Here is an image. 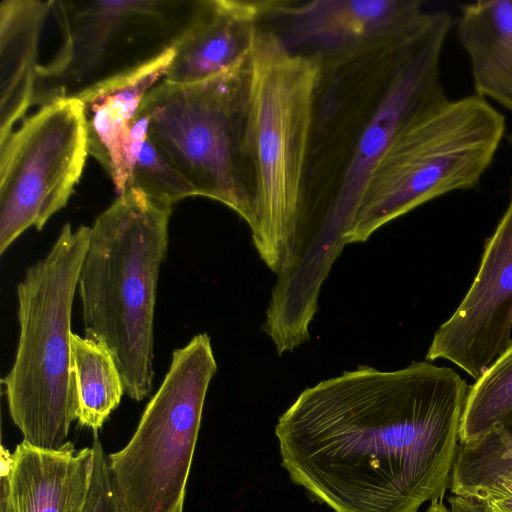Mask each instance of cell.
<instances>
[{
  "label": "cell",
  "instance_id": "23",
  "mask_svg": "<svg viewBox=\"0 0 512 512\" xmlns=\"http://www.w3.org/2000/svg\"><path fill=\"white\" fill-rule=\"evenodd\" d=\"M489 512H512V475L483 491L478 497Z\"/></svg>",
  "mask_w": 512,
  "mask_h": 512
},
{
  "label": "cell",
  "instance_id": "25",
  "mask_svg": "<svg viewBox=\"0 0 512 512\" xmlns=\"http://www.w3.org/2000/svg\"><path fill=\"white\" fill-rule=\"evenodd\" d=\"M426 512H451L447 509V507L442 503L441 500L431 502Z\"/></svg>",
  "mask_w": 512,
  "mask_h": 512
},
{
  "label": "cell",
  "instance_id": "13",
  "mask_svg": "<svg viewBox=\"0 0 512 512\" xmlns=\"http://www.w3.org/2000/svg\"><path fill=\"white\" fill-rule=\"evenodd\" d=\"M94 450L68 441L43 449L24 441L7 457L1 512H83L91 486Z\"/></svg>",
  "mask_w": 512,
  "mask_h": 512
},
{
  "label": "cell",
  "instance_id": "11",
  "mask_svg": "<svg viewBox=\"0 0 512 512\" xmlns=\"http://www.w3.org/2000/svg\"><path fill=\"white\" fill-rule=\"evenodd\" d=\"M512 193L487 239L476 277L436 331L426 360L445 359L478 379L512 342Z\"/></svg>",
  "mask_w": 512,
  "mask_h": 512
},
{
  "label": "cell",
  "instance_id": "15",
  "mask_svg": "<svg viewBox=\"0 0 512 512\" xmlns=\"http://www.w3.org/2000/svg\"><path fill=\"white\" fill-rule=\"evenodd\" d=\"M173 56L174 50L133 78L83 103L89 155L111 177L118 195L131 185L135 115L145 95L164 78Z\"/></svg>",
  "mask_w": 512,
  "mask_h": 512
},
{
  "label": "cell",
  "instance_id": "19",
  "mask_svg": "<svg viewBox=\"0 0 512 512\" xmlns=\"http://www.w3.org/2000/svg\"><path fill=\"white\" fill-rule=\"evenodd\" d=\"M512 419V342L468 388L459 443H473Z\"/></svg>",
  "mask_w": 512,
  "mask_h": 512
},
{
  "label": "cell",
  "instance_id": "9",
  "mask_svg": "<svg viewBox=\"0 0 512 512\" xmlns=\"http://www.w3.org/2000/svg\"><path fill=\"white\" fill-rule=\"evenodd\" d=\"M216 370L206 333L175 349L132 438L107 455L127 512H183L204 401Z\"/></svg>",
  "mask_w": 512,
  "mask_h": 512
},
{
  "label": "cell",
  "instance_id": "12",
  "mask_svg": "<svg viewBox=\"0 0 512 512\" xmlns=\"http://www.w3.org/2000/svg\"><path fill=\"white\" fill-rule=\"evenodd\" d=\"M422 4L420 0H276L268 19L286 24L270 27L288 50L314 53L418 16L424 12Z\"/></svg>",
  "mask_w": 512,
  "mask_h": 512
},
{
  "label": "cell",
  "instance_id": "21",
  "mask_svg": "<svg viewBox=\"0 0 512 512\" xmlns=\"http://www.w3.org/2000/svg\"><path fill=\"white\" fill-rule=\"evenodd\" d=\"M130 188L170 206L186 197L197 196L191 183L162 157L147 134L135 157Z\"/></svg>",
  "mask_w": 512,
  "mask_h": 512
},
{
  "label": "cell",
  "instance_id": "6",
  "mask_svg": "<svg viewBox=\"0 0 512 512\" xmlns=\"http://www.w3.org/2000/svg\"><path fill=\"white\" fill-rule=\"evenodd\" d=\"M506 128L485 98L447 102L406 124L376 161L343 243L365 242L386 223L446 193L478 186Z\"/></svg>",
  "mask_w": 512,
  "mask_h": 512
},
{
  "label": "cell",
  "instance_id": "26",
  "mask_svg": "<svg viewBox=\"0 0 512 512\" xmlns=\"http://www.w3.org/2000/svg\"><path fill=\"white\" fill-rule=\"evenodd\" d=\"M510 144L512 145V134L508 137Z\"/></svg>",
  "mask_w": 512,
  "mask_h": 512
},
{
  "label": "cell",
  "instance_id": "24",
  "mask_svg": "<svg viewBox=\"0 0 512 512\" xmlns=\"http://www.w3.org/2000/svg\"><path fill=\"white\" fill-rule=\"evenodd\" d=\"M448 501L451 512H489L484 502L475 497L452 495Z\"/></svg>",
  "mask_w": 512,
  "mask_h": 512
},
{
  "label": "cell",
  "instance_id": "7",
  "mask_svg": "<svg viewBox=\"0 0 512 512\" xmlns=\"http://www.w3.org/2000/svg\"><path fill=\"white\" fill-rule=\"evenodd\" d=\"M212 0H52L61 42L36 70L32 105L86 103L166 56Z\"/></svg>",
  "mask_w": 512,
  "mask_h": 512
},
{
  "label": "cell",
  "instance_id": "16",
  "mask_svg": "<svg viewBox=\"0 0 512 512\" xmlns=\"http://www.w3.org/2000/svg\"><path fill=\"white\" fill-rule=\"evenodd\" d=\"M52 0L0 3V142L32 105L40 37Z\"/></svg>",
  "mask_w": 512,
  "mask_h": 512
},
{
  "label": "cell",
  "instance_id": "10",
  "mask_svg": "<svg viewBox=\"0 0 512 512\" xmlns=\"http://www.w3.org/2000/svg\"><path fill=\"white\" fill-rule=\"evenodd\" d=\"M88 152L84 104L43 106L0 142V254L68 202Z\"/></svg>",
  "mask_w": 512,
  "mask_h": 512
},
{
  "label": "cell",
  "instance_id": "22",
  "mask_svg": "<svg viewBox=\"0 0 512 512\" xmlns=\"http://www.w3.org/2000/svg\"><path fill=\"white\" fill-rule=\"evenodd\" d=\"M94 461L91 486L83 512H127L114 485L98 433L93 432Z\"/></svg>",
  "mask_w": 512,
  "mask_h": 512
},
{
  "label": "cell",
  "instance_id": "8",
  "mask_svg": "<svg viewBox=\"0 0 512 512\" xmlns=\"http://www.w3.org/2000/svg\"><path fill=\"white\" fill-rule=\"evenodd\" d=\"M147 137L194 187L249 225L256 168L249 130V57L193 84L157 83L139 109Z\"/></svg>",
  "mask_w": 512,
  "mask_h": 512
},
{
  "label": "cell",
  "instance_id": "2",
  "mask_svg": "<svg viewBox=\"0 0 512 512\" xmlns=\"http://www.w3.org/2000/svg\"><path fill=\"white\" fill-rule=\"evenodd\" d=\"M452 25L424 12L368 37L314 52V89L301 192L303 265L333 262L367 179L394 136L447 102L440 57Z\"/></svg>",
  "mask_w": 512,
  "mask_h": 512
},
{
  "label": "cell",
  "instance_id": "4",
  "mask_svg": "<svg viewBox=\"0 0 512 512\" xmlns=\"http://www.w3.org/2000/svg\"><path fill=\"white\" fill-rule=\"evenodd\" d=\"M171 213L172 206L126 189L90 227L78 278L85 337L108 347L136 401L153 388L154 311Z\"/></svg>",
  "mask_w": 512,
  "mask_h": 512
},
{
  "label": "cell",
  "instance_id": "1",
  "mask_svg": "<svg viewBox=\"0 0 512 512\" xmlns=\"http://www.w3.org/2000/svg\"><path fill=\"white\" fill-rule=\"evenodd\" d=\"M467 391L453 369L428 362L345 371L279 417L281 464L334 512H418L450 486Z\"/></svg>",
  "mask_w": 512,
  "mask_h": 512
},
{
  "label": "cell",
  "instance_id": "18",
  "mask_svg": "<svg viewBox=\"0 0 512 512\" xmlns=\"http://www.w3.org/2000/svg\"><path fill=\"white\" fill-rule=\"evenodd\" d=\"M71 371L81 426L100 429L120 404L123 381L108 347L98 340L71 335Z\"/></svg>",
  "mask_w": 512,
  "mask_h": 512
},
{
  "label": "cell",
  "instance_id": "17",
  "mask_svg": "<svg viewBox=\"0 0 512 512\" xmlns=\"http://www.w3.org/2000/svg\"><path fill=\"white\" fill-rule=\"evenodd\" d=\"M457 38L470 59L476 95L512 111V0L462 5Z\"/></svg>",
  "mask_w": 512,
  "mask_h": 512
},
{
  "label": "cell",
  "instance_id": "5",
  "mask_svg": "<svg viewBox=\"0 0 512 512\" xmlns=\"http://www.w3.org/2000/svg\"><path fill=\"white\" fill-rule=\"evenodd\" d=\"M90 227L66 223L48 253L17 285L19 339L2 379L9 413L23 441L59 449L77 419L71 371V317Z\"/></svg>",
  "mask_w": 512,
  "mask_h": 512
},
{
  "label": "cell",
  "instance_id": "20",
  "mask_svg": "<svg viewBox=\"0 0 512 512\" xmlns=\"http://www.w3.org/2000/svg\"><path fill=\"white\" fill-rule=\"evenodd\" d=\"M511 475L512 419L473 443L459 444L449 487L453 495L478 497Z\"/></svg>",
  "mask_w": 512,
  "mask_h": 512
},
{
  "label": "cell",
  "instance_id": "3",
  "mask_svg": "<svg viewBox=\"0 0 512 512\" xmlns=\"http://www.w3.org/2000/svg\"><path fill=\"white\" fill-rule=\"evenodd\" d=\"M318 71L315 53L288 50L260 23L249 55V130L256 168L249 227L257 252L279 277L275 292L292 286L303 262L301 192Z\"/></svg>",
  "mask_w": 512,
  "mask_h": 512
},
{
  "label": "cell",
  "instance_id": "14",
  "mask_svg": "<svg viewBox=\"0 0 512 512\" xmlns=\"http://www.w3.org/2000/svg\"><path fill=\"white\" fill-rule=\"evenodd\" d=\"M274 4L275 0H212L203 20L175 48L162 80L198 83L247 60L256 29Z\"/></svg>",
  "mask_w": 512,
  "mask_h": 512
}]
</instances>
